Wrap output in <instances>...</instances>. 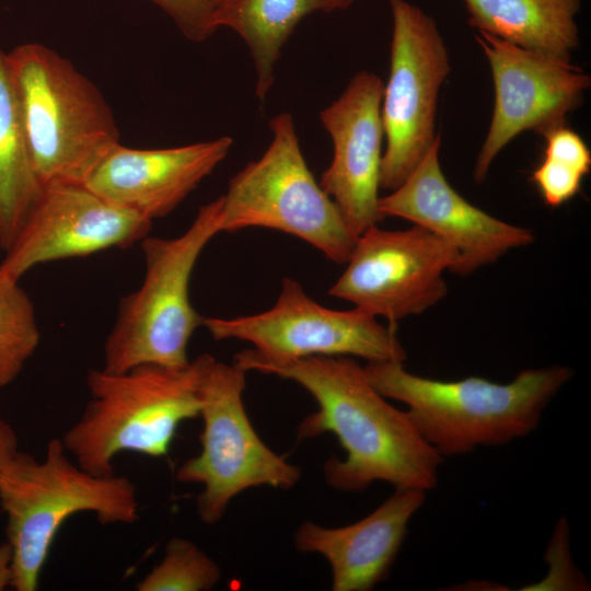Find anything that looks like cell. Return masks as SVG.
Returning <instances> with one entry per match:
<instances>
[{"label": "cell", "instance_id": "cell-1", "mask_svg": "<svg viewBox=\"0 0 591 591\" xmlns=\"http://www.w3.org/2000/svg\"><path fill=\"white\" fill-rule=\"evenodd\" d=\"M247 371L292 380L316 401L318 409L298 426L299 440L334 433L346 452L323 466L333 488L358 493L374 482L395 489L429 491L439 480L443 459L421 437L406 410L390 404L370 382L364 368L347 356H312L276 361L253 349L235 355Z\"/></svg>", "mask_w": 591, "mask_h": 591}, {"label": "cell", "instance_id": "cell-2", "mask_svg": "<svg viewBox=\"0 0 591 591\" xmlns=\"http://www.w3.org/2000/svg\"><path fill=\"white\" fill-rule=\"evenodd\" d=\"M363 368L384 397L406 405L418 432L442 459L529 436L572 376L570 368L558 364L522 370L509 383L479 376L434 380L408 372L398 361Z\"/></svg>", "mask_w": 591, "mask_h": 591}, {"label": "cell", "instance_id": "cell-3", "mask_svg": "<svg viewBox=\"0 0 591 591\" xmlns=\"http://www.w3.org/2000/svg\"><path fill=\"white\" fill-rule=\"evenodd\" d=\"M212 359L202 354L182 368L147 363L117 373L90 370V401L61 438L66 451L101 476L115 474L113 460L120 452L165 456L179 424L199 416L201 381Z\"/></svg>", "mask_w": 591, "mask_h": 591}, {"label": "cell", "instance_id": "cell-4", "mask_svg": "<svg viewBox=\"0 0 591 591\" xmlns=\"http://www.w3.org/2000/svg\"><path fill=\"white\" fill-rule=\"evenodd\" d=\"M5 58L40 184H84L119 143L106 100L69 59L40 43L15 46Z\"/></svg>", "mask_w": 591, "mask_h": 591}, {"label": "cell", "instance_id": "cell-5", "mask_svg": "<svg viewBox=\"0 0 591 591\" xmlns=\"http://www.w3.org/2000/svg\"><path fill=\"white\" fill-rule=\"evenodd\" d=\"M0 507L12 548L10 587L16 591L38 588L54 540L76 513L93 512L103 525L132 524L139 518L134 483L115 474L94 475L74 464L59 438L47 443L42 461L18 451L4 463Z\"/></svg>", "mask_w": 591, "mask_h": 591}, {"label": "cell", "instance_id": "cell-6", "mask_svg": "<svg viewBox=\"0 0 591 591\" xmlns=\"http://www.w3.org/2000/svg\"><path fill=\"white\" fill-rule=\"evenodd\" d=\"M219 233L217 198L199 208L183 234L140 241L144 276L119 302L104 344L103 370L117 373L147 363L182 368L190 361L187 346L204 322L190 302V278L202 250Z\"/></svg>", "mask_w": 591, "mask_h": 591}, {"label": "cell", "instance_id": "cell-7", "mask_svg": "<svg viewBox=\"0 0 591 591\" xmlns=\"http://www.w3.org/2000/svg\"><path fill=\"white\" fill-rule=\"evenodd\" d=\"M273 140L236 173L220 199V232L267 228L297 236L327 259L345 264L357 237L302 154L292 116L269 121Z\"/></svg>", "mask_w": 591, "mask_h": 591}, {"label": "cell", "instance_id": "cell-8", "mask_svg": "<svg viewBox=\"0 0 591 591\" xmlns=\"http://www.w3.org/2000/svg\"><path fill=\"white\" fill-rule=\"evenodd\" d=\"M246 371L215 358L200 386L201 451L176 471L182 483L200 484L196 499L199 519L217 523L230 501L251 487L290 489L301 471L270 450L253 428L243 403Z\"/></svg>", "mask_w": 591, "mask_h": 591}, {"label": "cell", "instance_id": "cell-9", "mask_svg": "<svg viewBox=\"0 0 591 591\" xmlns=\"http://www.w3.org/2000/svg\"><path fill=\"white\" fill-rule=\"evenodd\" d=\"M393 31L390 74L383 86L381 119L386 139L380 186L397 188L439 134L438 99L451 66L434 20L406 0H389Z\"/></svg>", "mask_w": 591, "mask_h": 591}, {"label": "cell", "instance_id": "cell-10", "mask_svg": "<svg viewBox=\"0 0 591 591\" xmlns=\"http://www.w3.org/2000/svg\"><path fill=\"white\" fill-rule=\"evenodd\" d=\"M202 325L216 340L248 341L260 357L294 360L312 356L359 357L368 362L406 360L396 325L354 308H325L286 277L276 303L267 311L233 318L204 317Z\"/></svg>", "mask_w": 591, "mask_h": 591}, {"label": "cell", "instance_id": "cell-11", "mask_svg": "<svg viewBox=\"0 0 591 591\" xmlns=\"http://www.w3.org/2000/svg\"><path fill=\"white\" fill-rule=\"evenodd\" d=\"M456 262L454 250L421 227L390 231L374 224L357 237L328 293L396 325L445 297L443 274L453 273Z\"/></svg>", "mask_w": 591, "mask_h": 591}, {"label": "cell", "instance_id": "cell-12", "mask_svg": "<svg viewBox=\"0 0 591 591\" xmlns=\"http://www.w3.org/2000/svg\"><path fill=\"white\" fill-rule=\"evenodd\" d=\"M476 40L488 60L495 105L474 179L483 182L499 152L523 131L544 135L579 108L591 79L570 61L521 48L485 32Z\"/></svg>", "mask_w": 591, "mask_h": 591}, {"label": "cell", "instance_id": "cell-13", "mask_svg": "<svg viewBox=\"0 0 591 591\" xmlns=\"http://www.w3.org/2000/svg\"><path fill=\"white\" fill-rule=\"evenodd\" d=\"M151 222L84 184H47L4 252L0 271L20 280L38 264L129 247L148 236Z\"/></svg>", "mask_w": 591, "mask_h": 591}, {"label": "cell", "instance_id": "cell-14", "mask_svg": "<svg viewBox=\"0 0 591 591\" xmlns=\"http://www.w3.org/2000/svg\"><path fill=\"white\" fill-rule=\"evenodd\" d=\"M440 144L439 135L405 181L380 197L383 217L406 219L444 241L456 253L453 273L461 276L531 244L534 234L530 229L488 215L450 185L439 160Z\"/></svg>", "mask_w": 591, "mask_h": 591}, {"label": "cell", "instance_id": "cell-15", "mask_svg": "<svg viewBox=\"0 0 591 591\" xmlns=\"http://www.w3.org/2000/svg\"><path fill=\"white\" fill-rule=\"evenodd\" d=\"M383 86L376 74L361 71L320 114L334 154L318 184L356 236L384 218L379 208Z\"/></svg>", "mask_w": 591, "mask_h": 591}, {"label": "cell", "instance_id": "cell-16", "mask_svg": "<svg viewBox=\"0 0 591 591\" xmlns=\"http://www.w3.org/2000/svg\"><path fill=\"white\" fill-rule=\"evenodd\" d=\"M230 137L166 148L117 143L84 185L104 199L150 221L172 212L228 155Z\"/></svg>", "mask_w": 591, "mask_h": 591}, {"label": "cell", "instance_id": "cell-17", "mask_svg": "<svg viewBox=\"0 0 591 591\" xmlns=\"http://www.w3.org/2000/svg\"><path fill=\"white\" fill-rule=\"evenodd\" d=\"M426 495L420 489H395L371 513L345 526L303 522L294 533V545L328 561L333 591L372 590L387 578Z\"/></svg>", "mask_w": 591, "mask_h": 591}, {"label": "cell", "instance_id": "cell-18", "mask_svg": "<svg viewBox=\"0 0 591 591\" xmlns=\"http://www.w3.org/2000/svg\"><path fill=\"white\" fill-rule=\"evenodd\" d=\"M470 24L521 48L570 61L581 0H463Z\"/></svg>", "mask_w": 591, "mask_h": 591}, {"label": "cell", "instance_id": "cell-19", "mask_svg": "<svg viewBox=\"0 0 591 591\" xmlns=\"http://www.w3.org/2000/svg\"><path fill=\"white\" fill-rule=\"evenodd\" d=\"M356 0H221L218 27L235 31L246 43L257 74L256 95L264 100L274 83L282 46L299 22L321 11L346 10Z\"/></svg>", "mask_w": 591, "mask_h": 591}, {"label": "cell", "instance_id": "cell-20", "mask_svg": "<svg viewBox=\"0 0 591 591\" xmlns=\"http://www.w3.org/2000/svg\"><path fill=\"white\" fill-rule=\"evenodd\" d=\"M43 188L32 164L5 53L0 49V247L4 252L20 233Z\"/></svg>", "mask_w": 591, "mask_h": 591}, {"label": "cell", "instance_id": "cell-21", "mask_svg": "<svg viewBox=\"0 0 591 591\" xmlns=\"http://www.w3.org/2000/svg\"><path fill=\"white\" fill-rule=\"evenodd\" d=\"M19 282L0 271V389L16 379L40 340L34 305Z\"/></svg>", "mask_w": 591, "mask_h": 591}, {"label": "cell", "instance_id": "cell-22", "mask_svg": "<svg viewBox=\"0 0 591 591\" xmlns=\"http://www.w3.org/2000/svg\"><path fill=\"white\" fill-rule=\"evenodd\" d=\"M221 571L194 542L173 537L165 545L162 560L136 586L138 591H208L220 580Z\"/></svg>", "mask_w": 591, "mask_h": 591}, {"label": "cell", "instance_id": "cell-23", "mask_svg": "<svg viewBox=\"0 0 591 591\" xmlns=\"http://www.w3.org/2000/svg\"><path fill=\"white\" fill-rule=\"evenodd\" d=\"M149 1L163 10L188 40L204 42L219 28L217 13L221 0Z\"/></svg>", "mask_w": 591, "mask_h": 591}, {"label": "cell", "instance_id": "cell-24", "mask_svg": "<svg viewBox=\"0 0 591 591\" xmlns=\"http://www.w3.org/2000/svg\"><path fill=\"white\" fill-rule=\"evenodd\" d=\"M583 176L576 169L544 157L532 172L531 179L545 204L555 208L579 193Z\"/></svg>", "mask_w": 591, "mask_h": 591}, {"label": "cell", "instance_id": "cell-25", "mask_svg": "<svg viewBox=\"0 0 591 591\" xmlns=\"http://www.w3.org/2000/svg\"><path fill=\"white\" fill-rule=\"evenodd\" d=\"M545 158L565 163L582 175H587L591 167V153L583 139L564 125L555 127L544 135Z\"/></svg>", "mask_w": 591, "mask_h": 591}, {"label": "cell", "instance_id": "cell-26", "mask_svg": "<svg viewBox=\"0 0 591 591\" xmlns=\"http://www.w3.org/2000/svg\"><path fill=\"white\" fill-rule=\"evenodd\" d=\"M18 452V437L14 429L0 418V468Z\"/></svg>", "mask_w": 591, "mask_h": 591}, {"label": "cell", "instance_id": "cell-27", "mask_svg": "<svg viewBox=\"0 0 591 591\" xmlns=\"http://www.w3.org/2000/svg\"><path fill=\"white\" fill-rule=\"evenodd\" d=\"M12 548L5 541L0 544V591L11 586Z\"/></svg>", "mask_w": 591, "mask_h": 591}]
</instances>
